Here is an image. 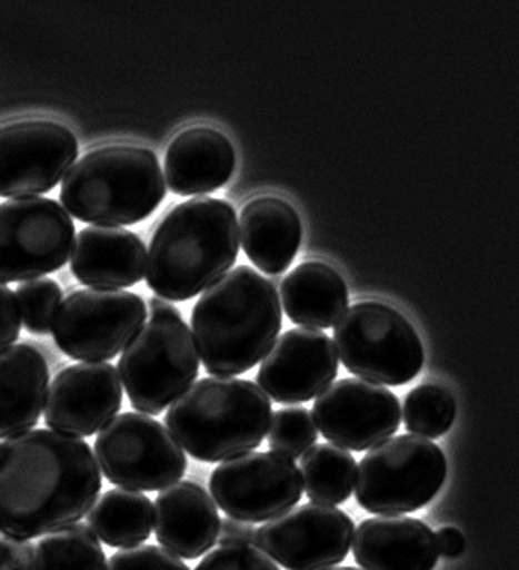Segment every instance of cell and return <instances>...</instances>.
I'll return each mask as SVG.
<instances>
[{
  "mask_svg": "<svg viewBox=\"0 0 519 570\" xmlns=\"http://www.w3.org/2000/svg\"><path fill=\"white\" fill-rule=\"evenodd\" d=\"M70 269L89 287L126 289L146 278L148 247L126 228L90 225L78 233Z\"/></svg>",
  "mask_w": 519,
  "mask_h": 570,
  "instance_id": "cell-19",
  "label": "cell"
},
{
  "mask_svg": "<svg viewBox=\"0 0 519 570\" xmlns=\"http://www.w3.org/2000/svg\"><path fill=\"white\" fill-rule=\"evenodd\" d=\"M193 333L179 309L151 313L121 352L118 374L134 411L158 416L199 377Z\"/></svg>",
  "mask_w": 519,
  "mask_h": 570,
  "instance_id": "cell-6",
  "label": "cell"
},
{
  "mask_svg": "<svg viewBox=\"0 0 519 570\" xmlns=\"http://www.w3.org/2000/svg\"><path fill=\"white\" fill-rule=\"evenodd\" d=\"M87 518L96 538L112 549H127L148 541L154 524V504L140 491L116 488L98 497Z\"/></svg>",
  "mask_w": 519,
  "mask_h": 570,
  "instance_id": "cell-25",
  "label": "cell"
},
{
  "mask_svg": "<svg viewBox=\"0 0 519 570\" xmlns=\"http://www.w3.org/2000/svg\"><path fill=\"white\" fill-rule=\"evenodd\" d=\"M171 309H174L173 304H169L168 301H163L160 296H152L151 301H149V312L151 313L171 312Z\"/></svg>",
  "mask_w": 519,
  "mask_h": 570,
  "instance_id": "cell-37",
  "label": "cell"
},
{
  "mask_svg": "<svg viewBox=\"0 0 519 570\" xmlns=\"http://www.w3.org/2000/svg\"><path fill=\"white\" fill-rule=\"evenodd\" d=\"M103 547L87 524L47 533L36 547L33 570H106Z\"/></svg>",
  "mask_w": 519,
  "mask_h": 570,
  "instance_id": "cell-27",
  "label": "cell"
},
{
  "mask_svg": "<svg viewBox=\"0 0 519 570\" xmlns=\"http://www.w3.org/2000/svg\"><path fill=\"white\" fill-rule=\"evenodd\" d=\"M210 491L228 518L267 523L301 501L303 482L295 460L262 451L239 454L217 465L210 476Z\"/></svg>",
  "mask_w": 519,
  "mask_h": 570,
  "instance_id": "cell-12",
  "label": "cell"
},
{
  "mask_svg": "<svg viewBox=\"0 0 519 570\" xmlns=\"http://www.w3.org/2000/svg\"><path fill=\"white\" fill-rule=\"evenodd\" d=\"M148 321L142 296L123 289H76L53 318L52 335L67 357L107 363L123 352Z\"/></svg>",
  "mask_w": 519,
  "mask_h": 570,
  "instance_id": "cell-11",
  "label": "cell"
},
{
  "mask_svg": "<svg viewBox=\"0 0 519 570\" xmlns=\"http://www.w3.org/2000/svg\"><path fill=\"white\" fill-rule=\"evenodd\" d=\"M283 324L272 281L239 265L202 293L191 312V333L208 374H244L261 363Z\"/></svg>",
  "mask_w": 519,
  "mask_h": 570,
  "instance_id": "cell-2",
  "label": "cell"
},
{
  "mask_svg": "<svg viewBox=\"0 0 519 570\" xmlns=\"http://www.w3.org/2000/svg\"><path fill=\"white\" fill-rule=\"evenodd\" d=\"M239 244V223L230 203L193 197L177 205L152 234L148 287L163 301H191L233 267Z\"/></svg>",
  "mask_w": 519,
  "mask_h": 570,
  "instance_id": "cell-3",
  "label": "cell"
},
{
  "mask_svg": "<svg viewBox=\"0 0 519 570\" xmlns=\"http://www.w3.org/2000/svg\"><path fill=\"white\" fill-rule=\"evenodd\" d=\"M236 148L224 132L194 126L171 140L163 159V177L177 196H208L231 179Z\"/></svg>",
  "mask_w": 519,
  "mask_h": 570,
  "instance_id": "cell-20",
  "label": "cell"
},
{
  "mask_svg": "<svg viewBox=\"0 0 519 570\" xmlns=\"http://www.w3.org/2000/svg\"><path fill=\"white\" fill-rule=\"evenodd\" d=\"M281 302L292 323L327 330L335 326L349 307V289L335 267L312 259L285 276Z\"/></svg>",
  "mask_w": 519,
  "mask_h": 570,
  "instance_id": "cell-24",
  "label": "cell"
},
{
  "mask_svg": "<svg viewBox=\"0 0 519 570\" xmlns=\"http://www.w3.org/2000/svg\"><path fill=\"white\" fill-rule=\"evenodd\" d=\"M436 543L439 554L448 560L459 558L465 552V535L461 530L453 529V527H445L436 533Z\"/></svg>",
  "mask_w": 519,
  "mask_h": 570,
  "instance_id": "cell-36",
  "label": "cell"
},
{
  "mask_svg": "<svg viewBox=\"0 0 519 570\" xmlns=\"http://www.w3.org/2000/svg\"><path fill=\"white\" fill-rule=\"evenodd\" d=\"M312 420L332 445L369 451L399 431L402 409L386 386L343 377L316 397Z\"/></svg>",
  "mask_w": 519,
  "mask_h": 570,
  "instance_id": "cell-15",
  "label": "cell"
},
{
  "mask_svg": "<svg viewBox=\"0 0 519 570\" xmlns=\"http://www.w3.org/2000/svg\"><path fill=\"white\" fill-rule=\"evenodd\" d=\"M358 464L346 449L316 444L301 456L299 473L310 501L335 507L349 501L357 484Z\"/></svg>",
  "mask_w": 519,
  "mask_h": 570,
  "instance_id": "cell-26",
  "label": "cell"
},
{
  "mask_svg": "<svg viewBox=\"0 0 519 570\" xmlns=\"http://www.w3.org/2000/svg\"><path fill=\"white\" fill-rule=\"evenodd\" d=\"M355 524L343 510L309 502L262 523L253 543L287 570H326L351 552Z\"/></svg>",
  "mask_w": 519,
  "mask_h": 570,
  "instance_id": "cell-13",
  "label": "cell"
},
{
  "mask_svg": "<svg viewBox=\"0 0 519 570\" xmlns=\"http://www.w3.org/2000/svg\"><path fill=\"white\" fill-rule=\"evenodd\" d=\"M74 242V222L56 199L19 197L0 203V284L63 269Z\"/></svg>",
  "mask_w": 519,
  "mask_h": 570,
  "instance_id": "cell-10",
  "label": "cell"
},
{
  "mask_svg": "<svg viewBox=\"0 0 519 570\" xmlns=\"http://www.w3.org/2000/svg\"><path fill=\"white\" fill-rule=\"evenodd\" d=\"M239 219V239L248 259L267 275H283L303 238L295 206L281 197H256L244 205Z\"/></svg>",
  "mask_w": 519,
  "mask_h": 570,
  "instance_id": "cell-22",
  "label": "cell"
},
{
  "mask_svg": "<svg viewBox=\"0 0 519 570\" xmlns=\"http://www.w3.org/2000/svg\"><path fill=\"white\" fill-rule=\"evenodd\" d=\"M94 456L107 481L123 490L160 491L188 470L184 449L163 423L140 412H123L101 429Z\"/></svg>",
  "mask_w": 519,
  "mask_h": 570,
  "instance_id": "cell-9",
  "label": "cell"
},
{
  "mask_svg": "<svg viewBox=\"0 0 519 570\" xmlns=\"http://www.w3.org/2000/svg\"><path fill=\"white\" fill-rule=\"evenodd\" d=\"M168 196L157 154L132 144L92 149L61 185V205L96 227H129L157 212Z\"/></svg>",
  "mask_w": 519,
  "mask_h": 570,
  "instance_id": "cell-4",
  "label": "cell"
},
{
  "mask_svg": "<svg viewBox=\"0 0 519 570\" xmlns=\"http://www.w3.org/2000/svg\"><path fill=\"white\" fill-rule=\"evenodd\" d=\"M194 570H281L253 544H221Z\"/></svg>",
  "mask_w": 519,
  "mask_h": 570,
  "instance_id": "cell-32",
  "label": "cell"
},
{
  "mask_svg": "<svg viewBox=\"0 0 519 570\" xmlns=\"http://www.w3.org/2000/svg\"><path fill=\"white\" fill-rule=\"evenodd\" d=\"M78 138L53 120L0 127V197H39L59 185L78 160Z\"/></svg>",
  "mask_w": 519,
  "mask_h": 570,
  "instance_id": "cell-14",
  "label": "cell"
},
{
  "mask_svg": "<svg viewBox=\"0 0 519 570\" xmlns=\"http://www.w3.org/2000/svg\"><path fill=\"white\" fill-rule=\"evenodd\" d=\"M332 338L315 327L285 332L265 355L258 372L259 389L272 402L305 403L320 396L338 375Z\"/></svg>",
  "mask_w": 519,
  "mask_h": 570,
  "instance_id": "cell-16",
  "label": "cell"
},
{
  "mask_svg": "<svg viewBox=\"0 0 519 570\" xmlns=\"http://www.w3.org/2000/svg\"><path fill=\"white\" fill-rule=\"evenodd\" d=\"M19 312H21L22 326L33 335H44L53 326V318L58 315L63 291L52 278H38L24 282L16 291Z\"/></svg>",
  "mask_w": 519,
  "mask_h": 570,
  "instance_id": "cell-30",
  "label": "cell"
},
{
  "mask_svg": "<svg viewBox=\"0 0 519 570\" xmlns=\"http://www.w3.org/2000/svg\"><path fill=\"white\" fill-rule=\"evenodd\" d=\"M446 473L439 445L417 434H399L369 449L358 464L355 493L369 513H413L436 499Z\"/></svg>",
  "mask_w": 519,
  "mask_h": 570,
  "instance_id": "cell-8",
  "label": "cell"
},
{
  "mask_svg": "<svg viewBox=\"0 0 519 570\" xmlns=\"http://www.w3.org/2000/svg\"><path fill=\"white\" fill-rule=\"evenodd\" d=\"M326 570H360V569H357V567H331V569H326Z\"/></svg>",
  "mask_w": 519,
  "mask_h": 570,
  "instance_id": "cell-38",
  "label": "cell"
},
{
  "mask_svg": "<svg viewBox=\"0 0 519 570\" xmlns=\"http://www.w3.org/2000/svg\"><path fill=\"white\" fill-rule=\"evenodd\" d=\"M36 549L24 539L0 535V570H33Z\"/></svg>",
  "mask_w": 519,
  "mask_h": 570,
  "instance_id": "cell-34",
  "label": "cell"
},
{
  "mask_svg": "<svg viewBox=\"0 0 519 570\" xmlns=\"http://www.w3.org/2000/svg\"><path fill=\"white\" fill-rule=\"evenodd\" d=\"M22 318L16 291L0 284V352L13 346L21 335Z\"/></svg>",
  "mask_w": 519,
  "mask_h": 570,
  "instance_id": "cell-33",
  "label": "cell"
},
{
  "mask_svg": "<svg viewBox=\"0 0 519 570\" xmlns=\"http://www.w3.org/2000/svg\"><path fill=\"white\" fill-rule=\"evenodd\" d=\"M106 570H191L184 561L157 544L127 547L111 556Z\"/></svg>",
  "mask_w": 519,
  "mask_h": 570,
  "instance_id": "cell-31",
  "label": "cell"
},
{
  "mask_svg": "<svg viewBox=\"0 0 519 570\" xmlns=\"http://www.w3.org/2000/svg\"><path fill=\"white\" fill-rule=\"evenodd\" d=\"M100 491V465L84 440L52 429L0 440L2 535L30 541L78 523Z\"/></svg>",
  "mask_w": 519,
  "mask_h": 570,
  "instance_id": "cell-1",
  "label": "cell"
},
{
  "mask_svg": "<svg viewBox=\"0 0 519 570\" xmlns=\"http://www.w3.org/2000/svg\"><path fill=\"white\" fill-rule=\"evenodd\" d=\"M335 348L351 374L383 386L408 385L425 365L419 333L383 302H358L335 324Z\"/></svg>",
  "mask_w": 519,
  "mask_h": 570,
  "instance_id": "cell-7",
  "label": "cell"
},
{
  "mask_svg": "<svg viewBox=\"0 0 519 570\" xmlns=\"http://www.w3.org/2000/svg\"><path fill=\"white\" fill-rule=\"evenodd\" d=\"M456 414V400L445 386L420 385L406 396V429L422 439H439L448 433Z\"/></svg>",
  "mask_w": 519,
  "mask_h": 570,
  "instance_id": "cell-28",
  "label": "cell"
},
{
  "mask_svg": "<svg viewBox=\"0 0 519 570\" xmlns=\"http://www.w3.org/2000/svg\"><path fill=\"white\" fill-rule=\"evenodd\" d=\"M120 374L109 363H78L61 370L48 389L44 422L58 433L87 439L121 411Z\"/></svg>",
  "mask_w": 519,
  "mask_h": 570,
  "instance_id": "cell-17",
  "label": "cell"
},
{
  "mask_svg": "<svg viewBox=\"0 0 519 570\" xmlns=\"http://www.w3.org/2000/svg\"><path fill=\"white\" fill-rule=\"evenodd\" d=\"M48 386L50 368L36 346L13 344L0 352V440L38 425Z\"/></svg>",
  "mask_w": 519,
  "mask_h": 570,
  "instance_id": "cell-23",
  "label": "cell"
},
{
  "mask_svg": "<svg viewBox=\"0 0 519 570\" xmlns=\"http://www.w3.org/2000/svg\"><path fill=\"white\" fill-rule=\"evenodd\" d=\"M355 560L363 570H433L439 560L436 533L406 515H378L358 524Z\"/></svg>",
  "mask_w": 519,
  "mask_h": 570,
  "instance_id": "cell-21",
  "label": "cell"
},
{
  "mask_svg": "<svg viewBox=\"0 0 519 570\" xmlns=\"http://www.w3.org/2000/svg\"><path fill=\"white\" fill-rule=\"evenodd\" d=\"M152 529L168 552L180 560H197L216 547L221 518L204 488L179 481L158 493Z\"/></svg>",
  "mask_w": 519,
  "mask_h": 570,
  "instance_id": "cell-18",
  "label": "cell"
},
{
  "mask_svg": "<svg viewBox=\"0 0 519 570\" xmlns=\"http://www.w3.org/2000/svg\"><path fill=\"white\" fill-rule=\"evenodd\" d=\"M253 524L242 523L237 519L226 518L221 521V529H219V543L221 544H252Z\"/></svg>",
  "mask_w": 519,
  "mask_h": 570,
  "instance_id": "cell-35",
  "label": "cell"
},
{
  "mask_svg": "<svg viewBox=\"0 0 519 570\" xmlns=\"http://www.w3.org/2000/svg\"><path fill=\"white\" fill-rule=\"evenodd\" d=\"M268 445L287 459H301L318 440V429L309 409L285 407L272 414Z\"/></svg>",
  "mask_w": 519,
  "mask_h": 570,
  "instance_id": "cell-29",
  "label": "cell"
},
{
  "mask_svg": "<svg viewBox=\"0 0 519 570\" xmlns=\"http://www.w3.org/2000/svg\"><path fill=\"white\" fill-rule=\"evenodd\" d=\"M272 411L270 397L252 381L213 375L174 400L166 428L193 459L224 462L262 444Z\"/></svg>",
  "mask_w": 519,
  "mask_h": 570,
  "instance_id": "cell-5",
  "label": "cell"
}]
</instances>
